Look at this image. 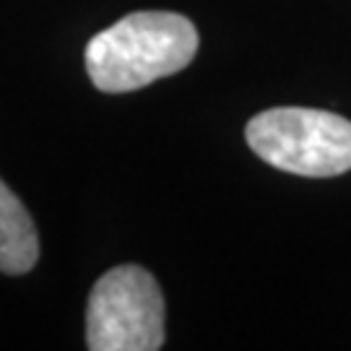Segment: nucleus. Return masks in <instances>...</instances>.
<instances>
[{"instance_id": "f257e3e1", "label": "nucleus", "mask_w": 351, "mask_h": 351, "mask_svg": "<svg viewBox=\"0 0 351 351\" xmlns=\"http://www.w3.org/2000/svg\"><path fill=\"white\" fill-rule=\"evenodd\" d=\"M198 52V29L172 11L128 13L86 45V73L104 94H125L175 75Z\"/></svg>"}, {"instance_id": "f03ea898", "label": "nucleus", "mask_w": 351, "mask_h": 351, "mask_svg": "<svg viewBox=\"0 0 351 351\" xmlns=\"http://www.w3.org/2000/svg\"><path fill=\"white\" fill-rule=\"evenodd\" d=\"M245 138L265 164L300 177H336L351 169V123L310 107H274L255 114Z\"/></svg>"}, {"instance_id": "7ed1b4c3", "label": "nucleus", "mask_w": 351, "mask_h": 351, "mask_svg": "<svg viewBox=\"0 0 351 351\" xmlns=\"http://www.w3.org/2000/svg\"><path fill=\"white\" fill-rule=\"evenodd\" d=\"M86 346L91 351H156L164 346V297L141 265L107 271L88 294Z\"/></svg>"}, {"instance_id": "20e7f679", "label": "nucleus", "mask_w": 351, "mask_h": 351, "mask_svg": "<svg viewBox=\"0 0 351 351\" xmlns=\"http://www.w3.org/2000/svg\"><path fill=\"white\" fill-rule=\"evenodd\" d=\"M39 261V237L32 213L0 180V274L21 276Z\"/></svg>"}]
</instances>
